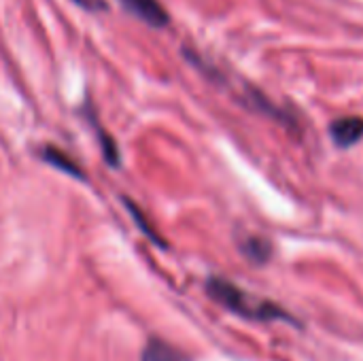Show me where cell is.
Wrapping results in <instances>:
<instances>
[{
	"instance_id": "cell-1",
	"label": "cell",
	"mask_w": 363,
	"mask_h": 361,
	"mask_svg": "<svg viewBox=\"0 0 363 361\" xmlns=\"http://www.w3.org/2000/svg\"><path fill=\"white\" fill-rule=\"evenodd\" d=\"M206 291L217 304L225 306L228 311H232L234 315H240L245 319H253V321H291V323H296L291 319V315L285 313L274 302L255 298V296L247 294L245 289L236 287L232 281H225L221 277L208 279Z\"/></svg>"
},
{
	"instance_id": "cell-2",
	"label": "cell",
	"mask_w": 363,
	"mask_h": 361,
	"mask_svg": "<svg viewBox=\"0 0 363 361\" xmlns=\"http://www.w3.org/2000/svg\"><path fill=\"white\" fill-rule=\"evenodd\" d=\"M119 2L125 6V11H130L134 17H138L151 28H164L170 21L168 11L162 6L160 0H119Z\"/></svg>"
},
{
	"instance_id": "cell-3",
	"label": "cell",
	"mask_w": 363,
	"mask_h": 361,
	"mask_svg": "<svg viewBox=\"0 0 363 361\" xmlns=\"http://www.w3.org/2000/svg\"><path fill=\"white\" fill-rule=\"evenodd\" d=\"M332 140L338 147H353L363 136V117H340L330 126Z\"/></svg>"
},
{
	"instance_id": "cell-4",
	"label": "cell",
	"mask_w": 363,
	"mask_h": 361,
	"mask_svg": "<svg viewBox=\"0 0 363 361\" xmlns=\"http://www.w3.org/2000/svg\"><path fill=\"white\" fill-rule=\"evenodd\" d=\"M40 157H43L47 164H51L53 168H57V170H62V172H66V174L79 179V181H85V174H83L81 166H79L70 155H66L64 151H60V149H55V147H43V149H40Z\"/></svg>"
},
{
	"instance_id": "cell-5",
	"label": "cell",
	"mask_w": 363,
	"mask_h": 361,
	"mask_svg": "<svg viewBox=\"0 0 363 361\" xmlns=\"http://www.w3.org/2000/svg\"><path fill=\"white\" fill-rule=\"evenodd\" d=\"M143 361H189V357L168 343L151 338L143 351Z\"/></svg>"
},
{
	"instance_id": "cell-6",
	"label": "cell",
	"mask_w": 363,
	"mask_h": 361,
	"mask_svg": "<svg viewBox=\"0 0 363 361\" xmlns=\"http://www.w3.org/2000/svg\"><path fill=\"white\" fill-rule=\"evenodd\" d=\"M242 253H245L249 260H253V262H257V264H264V262H268L272 249H270L268 240L257 238V236H249V238L242 243Z\"/></svg>"
},
{
	"instance_id": "cell-7",
	"label": "cell",
	"mask_w": 363,
	"mask_h": 361,
	"mask_svg": "<svg viewBox=\"0 0 363 361\" xmlns=\"http://www.w3.org/2000/svg\"><path fill=\"white\" fill-rule=\"evenodd\" d=\"M94 121V128H96V134H98V140H100V147H102V155H104V160L108 162V166H113V168H119V164H121V157H119V147L115 145V140L98 126V121L96 119H91Z\"/></svg>"
},
{
	"instance_id": "cell-8",
	"label": "cell",
	"mask_w": 363,
	"mask_h": 361,
	"mask_svg": "<svg viewBox=\"0 0 363 361\" xmlns=\"http://www.w3.org/2000/svg\"><path fill=\"white\" fill-rule=\"evenodd\" d=\"M123 202H125V206H128V213H130V215H132V219L136 221V226H138V228L143 230V234H147V236H149V238H151L153 243L162 245V238H160V236L155 234V230H151V228H149V223H147V219L143 217L140 209H138V206H136L134 202H130V200H123Z\"/></svg>"
},
{
	"instance_id": "cell-9",
	"label": "cell",
	"mask_w": 363,
	"mask_h": 361,
	"mask_svg": "<svg viewBox=\"0 0 363 361\" xmlns=\"http://www.w3.org/2000/svg\"><path fill=\"white\" fill-rule=\"evenodd\" d=\"M72 2L79 4V6H83L85 11H94V13L106 11V0H72Z\"/></svg>"
}]
</instances>
